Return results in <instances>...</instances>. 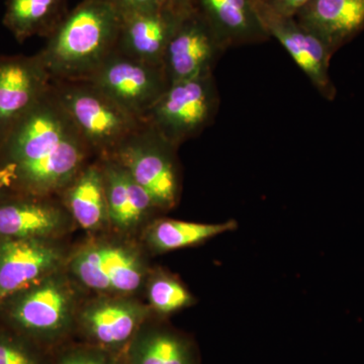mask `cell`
Segmentation results:
<instances>
[{
    "label": "cell",
    "mask_w": 364,
    "mask_h": 364,
    "mask_svg": "<svg viewBox=\"0 0 364 364\" xmlns=\"http://www.w3.org/2000/svg\"><path fill=\"white\" fill-rule=\"evenodd\" d=\"M58 196L75 225L85 231L98 233L111 227L104 172L98 158L86 164Z\"/></svg>",
    "instance_id": "cell-18"
},
{
    "label": "cell",
    "mask_w": 364,
    "mask_h": 364,
    "mask_svg": "<svg viewBox=\"0 0 364 364\" xmlns=\"http://www.w3.org/2000/svg\"><path fill=\"white\" fill-rule=\"evenodd\" d=\"M251 1H256V0H251Z\"/></svg>",
    "instance_id": "cell-30"
},
{
    "label": "cell",
    "mask_w": 364,
    "mask_h": 364,
    "mask_svg": "<svg viewBox=\"0 0 364 364\" xmlns=\"http://www.w3.org/2000/svg\"><path fill=\"white\" fill-rule=\"evenodd\" d=\"M148 306L158 316H169L195 304V298L174 275L151 270L145 284Z\"/></svg>",
    "instance_id": "cell-23"
},
{
    "label": "cell",
    "mask_w": 364,
    "mask_h": 364,
    "mask_svg": "<svg viewBox=\"0 0 364 364\" xmlns=\"http://www.w3.org/2000/svg\"><path fill=\"white\" fill-rule=\"evenodd\" d=\"M219 107L213 73L171 83L144 121L178 148L210 124Z\"/></svg>",
    "instance_id": "cell-7"
},
{
    "label": "cell",
    "mask_w": 364,
    "mask_h": 364,
    "mask_svg": "<svg viewBox=\"0 0 364 364\" xmlns=\"http://www.w3.org/2000/svg\"><path fill=\"white\" fill-rule=\"evenodd\" d=\"M73 226L58 196L14 193L0 200V238L59 240Z\"/></svg>",
    "instance_id": "cell-12"
},
{
    "label": "cell",
    "mask_w": 364,
    "mask_h": 364,
    "mask_svg": "<svg viewBox=\"0 0 364 364\" xmlns=\"http://www.w3.org/2000/svg\"><path fill=\"white\" fill-rule=\"evenodd\" d=\"M85 81L142 119L170 85L164 67L132 58L117 50Z\"/></svg>",
    "instance_id": "cell-8"
},
{
    "label": "cell",
    "mask_w": 364,
    "mask_h": 364,
    "mask_svg": "<svg viewBox=\"0 0 364 364\" xmlns=\"http://www.w3.org/2000/svg\"><path fill=\"white\" fill-rule=\"evenodd\" d=\"M252 4L268 36L279 41L323 97L334 100L336 88L329 75L333 56L329 50L294 16L274 13L260 0Z\"/></svg>",
    "instance_id": "cell-10"
},
{
    "label": "cell",
    "mask_w": 364,
    "mask_h": 364,
    "mask_svg": "<svg viewBox=\"0 0 364 364\" xmlns=\"http://www.w3.org/2000/svg\"><path fill=\"white\" fill-rule=\"evenodd\" d=\"M147 226L144 230V244L153 253L162 254L200 245L220 235L234 231L237 222L231 220L218 224H203L158 219L151 221Z\"/></svg>",
    "instance_id": "cell-21"
},
{
    "label": "cell",
    "mask_w": 364,
    "mask_h": 364,
    "mask_svg": "<svg viewBox=\"0 0 364 364\" xmlns=\"http://www.w3.org/2000/svg\"><path fill=\"white\" fill-rule=\"evenodd\" d=\"M68 255L58 240L0 238V304L65 267Z\"/></svg>",
    "instance_id": "cell-11"
},
{
    "label": "cell",
    "mask_w": 364,
    "mask_h": 364,
    "mask_svg": "<svg viewBox=\"0 0 364 364\" xmlns=\"http://www.w3.org/2000/svg\"><path fill=\"white\" fill-rule=\"evenodd\" d=\"M274 13L284 16H294L311 0H260Z\"/></svg>",
    "instance_id": "cell-27"
},
{
    "label": "cell",
    "mask_w": 364,
    "mask_h": 364,
    "mask_svg": "<svg viewBox=\"0 0 364 364\" xmlns=\"http://www.w3.org/2000/svg\"><path fill=\"white\" fill-rule=\"evenodd\" d=\"M126 364H196L191 340L168 327L145 323L124 354Z\"/></svg>",
    "instance_id": "cell-20"
},
{
    "label": "cell",
    "mask_w": 364,
    "mask_h": 364,
    "mask_svg": "<svg viewBox=\"0 0 364 364\" xmlns=\"http://www.w3.org/2000/svg\"><path fill=\"white\" fill-rule=\"evenodd\" d=\"M123 14L107 0H82L39 54L52 81L85 80L116 51Z\"/></svg>",
    "instance_id": "cell-2"
},
{
    "label": "cell",
    "mask_w": 364,
    "mask_h": 364,
    "mask_svg": "<svg viewBox=\"0 0 364 364\" xmlns=\"http://www.w3.org/2000/svg\"><path fill=\"white\" fill-rule=\"evenodd\" d=\"M95 158L52 85L0 136V163L18 193L59 196Z\"/></svg>",
    "instance_id": "cell-1"
},
{
    "label": "cell",
    "mask_w": 364,
    "mask_h": 364,
    "mask_svg": "<svg viewBox=\"0 0 364 364\" xmlns=\"http://www.w3.org/2000/svg\"><path fill=\"white\" fill-rule=\"evenodd\" d=\"M51 85V76L39 54L0 56V136L30 111Z\"/></svg>",
    "instance_id": "cell-14"
},
{
    "label": "cell",
    "mask_w": 364,
    "mask_h": 364,
    "mask_svg": "<svg viewBox=\"0 0 364 364\" xmlns=\"http://www.w3.org/2000/svg\"><path fill=\"white\" fill-rule=\"evenodd\" d=\"M176 151V146L145 122L112 158L147 191L159 212H168L181 195Z\"/></svg>",
    "instance_id": "cell-6"
},
{
    "label": "cell",
    "mask_w": 364,
    "mask_h": 364,
    "mask_svg": "<svg viewBox=\"0 0 364 364\" xmlns=\"http://www.w3.org/2000/svg\"><path fill=\"white\" fill-rule=\"evenodd\" d=\"M151 314L149 306L135 296L97 294L81 303L76 331L85 338V343L124 354Z\"/></svg>",
    "instance_id": "cell-9"
},
{
    "label": "cell",
    "mask_w": 364,
    "mask_h": 364,
    "mask_svg": "<svg viewBox=\"0 0 364 364\" xmlns=\"http://www.w3.org/2000/svg\"><path fill=\"white\" fill-rule=\"evenodd\" d=\"M80 287L66 267L0 304V323L49 350L76 331Z\"/></svg>",
    "instance_id": "cell-3"
},
{
    "label": "cell",
    "mask_w": 364,
    "mask_h": 364,
    "mask_svg": "<svg viewBox=\"0 0 364 364\" xmlns=\"http://www.w3.org/2000/svg\"><path fill=\"white\" fill-rule=\"evenodd\" d=\"M67 13L66 0H6L2 23L23 43L35 36L49 37Z\"/></svg>",
    "instance_id": "cell-22"
},
{
    "label": "cell",
    "mask_w": 364,
    "mask_h": 364,
    "mask_svg": "<svg viewBox=\"0 0 364 364\" xmlns=\"http://www.w3.org/2000/svg\"><path fill=\"white\" fill-rule=\"evenodd\" d=\"M66 269L82 289L105 296H135L151 272L145 251L123 237H98L69 253Z\"/></svg>",
    "instance_id": "cell-4"
},
{
    "label": "cell",
    "mask_w": 364,
    "mask_h": 364,
    "mask_svg": "<svg viewBox=\"0 0 364 364\" xmlns=\"http://www.w3.org/2000/svg\"><path fill=\"white\" fill-rule=\"evenodd\" d=\"M122 14L151 13L163 9L159 0H107Z\"/></svg>",
    "instance_id": "cell-26"
},
{
    "label": "cell",
    "mask_w": 364,
    "mask_h": 364,
    "mask_svg": "<svg viewBox=\"0 0 364 364\" xmlns=\"http://www.w3.org/2000/svg\"><path fill=\"white\" fill-rule=\"evenodd\" d=\"M183 16L165 9L124 14L117 51L146 63L163 66L167 45Z\"/></svg>",
    "instance_id": "cell-17"
},
{
    "label": "cell",
    "mask_w": 364,
    "mask_h": 364,
    "mask_svg": "<svg viewBox=\"0 0 364 364\" xmlns=\"http://www.w3.org/2000/svg\"><path fill=\"white\" fill-rule=\"evenodd\" d=\"M196 4L224 50L270 38L251 0H196Z\"/></svg>",
    "instance_id": "cell-19"
},
{
    "label": "cell",
    "mask_w": 364,
    "mask_h": 364,
    "mask_svg": "<svg viewBox=\"0 0 364 364\" xmlns=\"http://www.w3.org/2000/svg\"><path fill=\"white\" fill-rule=\"evenodd\" d=\"M159 2L163 9L178 16H186L198 9L196 0H159Z\"/></svg>",
    "instance_id": "cell-28"
},
{
    "label": "cell",
    "mask_w": 364,
    "mask_h": 364,
    "mask_svg": "<svg viewBox=\"0 0 364 364\" xmlns=\"http://www.w3.org/2000/svg\"><path fill=\"white\" fill-rule=\"evenodd\" d=\"M0 364H51L47 349L0 323Z\"/></svg>",
    "instance_id": "cell-24"
},
{
    "label": "cell",
    "mask_w": 364,
    "mask_h": 364,
    "mask_svg": "<svg viewBox=\"0 0 364 364\" xmlns=\"http://www.w3.org/2000/svg\"><path fill=\"white\" fill-rule=\"evenodd\" d=\"M55 364H126L123 354L105 350L82 343L68 347L60 354Z\"/></svg>",
    "instance_id": "cell-25"
},
{
    "label": "cell",
    "mask_w": 364,
    "mask_h": 364,
    "mask_svg": "<svg viewBox=\"0 0 364 364\" xmlns=\"http://www.w3.org/2000/svg\"><path fill=\"white\" fill-rule=\"evenodd\" d=\"M224 48L196 9L186 14L170 39L163 67L170 85L213 73Z\"/></svg>",
    "instance_id": "cell-13"
},
{
    "label": "cell",
    "mask_w": 364,
    "mask_h": 364,
    "mask_svg": "<svg viewBox=\"0 0 364 364\" xmlns=\"http://www.w3.org/2000/svg\"><path fill=\"white\" fill-rule=\"evenodd\" d=\"M294 18L334 55L364 30V0H311Z\"/></svg>",
    "instance_id": "cell-16"
},
{
    "label": "cell",
    "mask_w": 364,
    "mask_h": 364,
    "mask_svg": "<svg viewBox=\"0 0 364 364\" xmlns=\"http://www.w3.org/2000/svg\"><path fill=\"white\" fill-rule=\"evenodd\" d=\"M52 88L97 158L114 156L145 123L87 81H52Z\"/></svg>",
    "instance_id": "cell-5"
},
{
    "label": "cell",
    "mask_w": 364,
    "mask_h": 364,
    "mask_svg": "<svg viewBox=\"0 0 364 364\" xmlns=\"http://www.w3.org/2000/svg\"><path fill=\"white\" fill-rule=\"evenodd\" d=\"M104 172L109 224L128 236L159 212L152 198L114 158H98Z\"/></svg>",
    "instance_id": "cell-15"
},
{
    "label": "cell",
    "mask_w": 364,
    "mask_h": 364,
    "mask_svg": "<svg viewBox=\"0 0 364 364\" xmlns=\"http://www.w3.org/2000/svg\"><path fill=\"white\" fill-rule=\"evenodd\" d=\"M14 193H18L14 191L13 181H11L9 172L0 163V200L14 195Z\"/></svg>",
    "instance_id": "cell-29"
}]
</instances>
